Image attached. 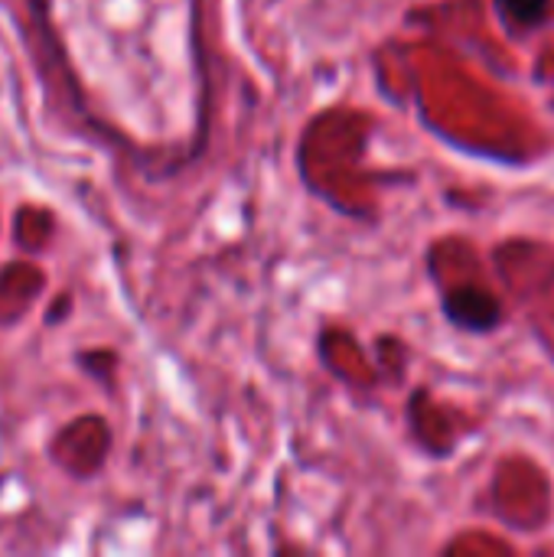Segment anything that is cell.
<instances>
[{"instance_id": "2", "label": "cell", "mask_w": 554, "mask_h": 557, "mask_svg": "<svg viewBox=\"0 0 554 557\" xmlns=\"http://www.w3.org/2000/svg\"><path fill=\"white\" fill-rule=\"evenodd\" d=\"M503 3L519 23H535L545 10V0H503Z\"/></svg>"}, {"instance_id": "1", "label": "cell", "mask_w": 554, "mask_h": 557, "mask_svg": "<svg viewBox=\"0 0 554 557\" xmlns=\"http://www.w3.org/2000/svg\"><path fill=\"white\" fill-rule=\"evenodd\" d=\"M447 313H451L460 326H473V330H490V326H496V320H500L496 300H493L490 294H483V290H473V287L451 294V297H447Z\"/></svg>"}]
</instances>
